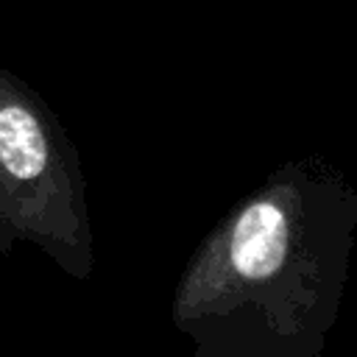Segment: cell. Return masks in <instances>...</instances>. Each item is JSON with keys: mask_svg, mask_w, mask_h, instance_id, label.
<instances>
[{"mask_svg": "<svg viewBox=\"0 0 357 357\" xmlns=\"http://www.w3.org/2000/svg\"><path fill=\"white\" fill-rule=\"evenodd\" d=\"M0 212L20 243L39 248L61 273H95L89 190L78 148L47 100L0 67Z\"/></svg>", "mask_w": 357, "mask_h": 357, "instance_id": "1", "label": "cell"}, {"mask_svg": "<svg viewBox=\"0 0 357 357\" xmlns=\"http://www.w3.org/2000/svg\"><path fill=\"white\" fill-rule=\"evenodd\" d=\"M17 243H20V240H17L14 229L8 226V220H6V218H3V212H0V254H3V257H6V254H11Z\"/></svg>", "mask_w": 357, "mask_h": 357, "instance_id": "2", "label": "cell"}]
</instances>
